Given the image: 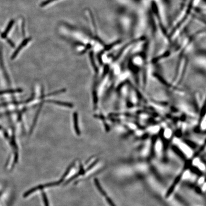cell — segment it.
<instances>
[{"instance_id":"277c9868","label":"cell","mask_w":206,"mask_h":206,"mask_svg":"<svg viewBox=\"0 0 206 206\" xmlns=\"http://www.w3.org/2000/svg\"><path fill=\"white\" fill-rule=\"evenodd\" d=\"M14 23H15V22H14L13 20H12V21L9 23L8 25L7 26L6 29H5V31L1 34V37L2 38H3V39H6V37H7L8 34L9 32H10L11 29L12 28Z\"/></svg>"},{"instance_id":"5b68a950","label":"cell","mask_w":206,"mask_h":206,"mask_svg":"<svg viewBox=\"0 0 206 206\" xmlns=\"http://www.w3.org/2000/svg\"><path fill=\"white\" fill-rule=\"evenodd\" d=\"M73 121H74V129L75 130V133L77 135H80V130H79V126H78V115L77 113H75L73 115Z\"/></svg>"},{"instance_id":"ba28073f","label":"cell","mask_w":206,"mask_h":206,"mask_svg":"<svg viewBox=\"0 0 206 206\" xmlns=\"http://www.w3.org/2000/svg\"><path fill=\"white\" fill-rule=\"evenodd\" d=\"M22 90L20 89H9V90H3L0 91V95L8 93H19L22 92Z\"/></svg>"},{"instance_id":"7c38bea8","label":"cell","mask_w":206,"mask_h":206,"mask_svg":"<svg viewBox=\"0 0 206 206\" xmlns=\"http://www.w3.org/2000/svg\"><path fill=\"white\" fill-rule=\"evenodd\" d=\"M106 198V200H107V202L108 203V204H109L110 206H116L115 205V204L113 202V201L110 198L108 197L107 196L105 197Z\"/></svg>"},{"instance_id":"7a4b0ae2","label":"cell","mask_w":206,"mask_h":206,"mask_svg":"<svg viewBox=\"0 0 206 206\" xmlns=\"http://www.w3.org/2000/svg\"><path fill=\"white\" fill-rule=\"evenodd\" d=\"M31 40V38H28L24 39L23 41V42L20 44V45L16 49V50L15 51V52L13 53V55L11 57V59L13 60L16 58L17 55H18L19 53L20 52V51L22 50V49L23 48L29 43V42Z\"/></svg>"},{"instance_id":"30bf717a","label":"cell","mask_w":206,"mask_h":206,"mask_svg":"<svg viewBox=\"0 0 206 206\" xmlns=\"http://www.w3.org/2000/svg\"><path fill=\"white\" fill-rule=\"evenodd\" d=\"M43 201H44V205L45 206H49L48 200L46 196V194L45 192H43L42 194Z\"/></svg>"},{"instance_id":"3957f363","label":"cell","mask_w":206,"mask_h":206,"mask_svg":"<svg viewBox=\"0 0 206 206\" xmlns=\"http://www.w3.org/2000/svg\"><path fill=\"white\" fill-rule=\"evenodd\" d=\"M183 175L182 173L180 174L179 175H178L177 177L176 178L175 180L174 181L172 184V185L170 186L169 190H167V192L166 193V198H168L171 195V194L173 193V192L175 188L178 184V182H180V180L181 178H182Z\"/></svg>"},{"instance_id":"9c48e42d","label":"cell","mask_w":206,"mask_h":206,"mask_svg":"<svg viewBox=\"0 0 206 206\" xmlns=\"http://www.w3.org/2000/svg\"><path fill=\"white\" fill-rule=\"evenodd\" d=\"M180 145L181 148H182V150L184 151L185 153L187 154V155L190 156L191 154V151H190L189 148L187 146H186L185 145L181 144Z\"/></svg>"},{"instance_id":"8fae6325","label":"cell","mask_w":206,"mask_h":206,"mask_svg":"<svg viewBox=\"0 0 206 206\" xmlns=\"http://www.w3.org/2000/svg\"><path fill=\"white\" fill-rule=\"evenodd\" d=\"M58 1V0H47L46 1H44L43 3H42L41 6L42 7H44V6L48 5L51 3H53V2H55V1Z\"/></svg>"},{"instance_id":"8992f818","label":"cell","mask_w":206,"mask_h":206,"mask_svg":"<svg viewBox=\"0 0 206 206\" xmlns=\"http://www.w3.org/2000/svg\"><path fill=\"white\" fill-rule=\"evenodd\" d=\"M48 102L53 103L54 104H57L59 106H64V107H67L69 108L73 107V105L70 103H66V102H61L56 100H50L48 101Z\"/></svg>"},{"instance_id":"6da1fadb","label":"cell","mask_w":206,"mask_h":206,"mask_svg":"<svg viewBox=\"0 0 206 206\" xmlns=\"http://www.w3.org/2000/svg\"><path fill=\"white\" fill-rule=\"evenodd\" d=\"M74 165V163L72 164L71 165L67 168L66 172L62 176V178L60 179L59 181H56V182H52V183H48L45 185H40L38 186L37 187H34V188H32L31 189L28 190V191L26 192V193L23 194V197L26 198L28 196L30 195V194L34 193V192L37 191L38 190H41V189H44L45 188H48V187H52V186H55L59 185L63 181L65 178L66 177L67 175L68 174L69 172L71 169V168Z\"/></svg>"},{"instance_id":"52a82bcc","label":"cell","mask_w":206,"mask_h":206,"mask_svg":"<svg viewBox=\"0 0 206 206\" xmlns=\"http://www.w3.org/2000/svg\"><path fill=\"white\" fill-rule=\"evenodd\" d=\"M94 181H95V185H96V186L97 187V188L98 189V191H99L100 193L101 194L102 196L106 197L107 196V194L105 191L104 190L103 188L101 187L100 184L99 182V181L97 180L96 178H95V180H94Z\"/></svg>"}]
</instances>
